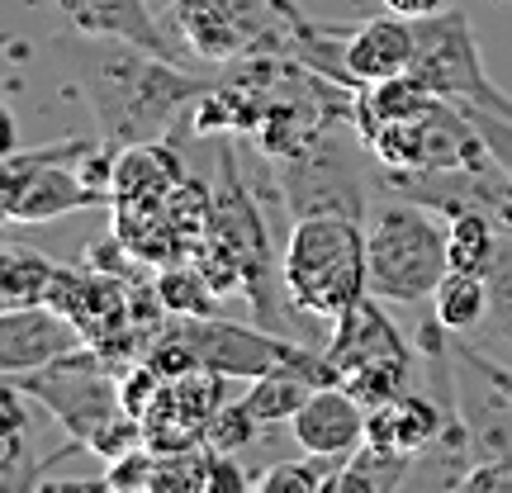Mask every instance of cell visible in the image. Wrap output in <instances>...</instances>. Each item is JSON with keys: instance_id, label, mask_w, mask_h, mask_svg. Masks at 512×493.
<instances>
[{"instance_id": "6da1fadb", "label": "cell", "mask_w": 512, "mask_h": 493, "mask_svg": "<svg viewBox=\"0 0 512 493\" xmlns=\"http://www.w3.org/2000/svg\"><path fill=\"white\" fill-rule=\"evenodd\" d=\"M57 57L95 119V133L110 147L166 143L190 114H200V100L214 91L209 76H190L181 62L157 57L110 34H57Z\"/></svg>"}, {"instance_id": "7a4b0ae2", "label": "cell", "mask_w": 512, "mask_h": 493, "mask_svg": "<svg viewBox=\"0 0 512 493\" xmlns=\"http://www.w3.org/2000/svg\"><path fill=\"white\" fill-rule=\"evenodd\" d=\"M285 299L299 313L318 323H337L342 313L370 294L366 275V223L342 219V214H313L294 219L285 256Z\"/></svg>"}, {"instance_id": "3957f363", "label": "cell", "mask_w": 512, "mask_h": 493, "mask_svg": "<svg viewBox=\"0 0 512 493\" xmlns=\"http://www.w3.org/2000/svg\"><path fill=\"white\" fill-rule=\"evenodd\" d=\"M451 271L446 219L418 200L389 195L366 219V275L370 294L384 304H432Z\"/></svg>"}, {"instance_id": "277c9868", "label": "cell", "mask_w": 512, "mask_h": 493, "mask_svg": "<svg viewBox=\"0 0 512 493\" xmlns=\"http://www.w3.org/2000/svg\"><path fill=\"white\" fill-rule=\"evenodd\" d=\"M105 143L95 138H62L48 147H29V152H5L0 166V209L5 223H53L95 204H114L105 190L86 185L81 162L91 157L95 147Z\"/></svg>"}, {"instance_id": "5b68a950", "label": "cell", "mask_w": 512, "mask_h": 493, "mask_svg": "<svg viewBox=\"0 0 512 493\" xmlns=\"http://www.w3.org/2000/svg\"><path fill=\"white\" fill-rule=\"evenodd\" d=\"M209 195H214V200H209V238L219 242L223 252H228V261L238 266L242 294L252 299L256 323L280 332L285 328V309H280L285 275L275 266L271 233H266V223H261V209H256L252 190L242 185L233 152L219 157V185H214Z\"/></svg>"}, {"instance_id": "8992f818", "label": "cell", "mask_w": 512, "mask_h": 493, "mask_svg": "<svg viewBox=\"0 0 512 493\" xmlns=\"http://www.w3.org/2000/svg\"><path fill=\"white\" fill-rule=\"evenodd\" d=\"M15 380L38 408H48L76 446H91L95 432H105L124 408V384L114 380L110 356L100 347H81L72 356H62L43 370H24V375H5Z\"/></svg>"}, {"instance_id": "52a82bcc", "label": "cell", "mask_w": 512, "mask_h": 493, "mask_svg": "<svg viewBox=\"0 0 512 493\" xmlns=\"http://www.w3.org/2000/svg\"><path fill=\"white\" fill-rule=\"evenodd\" d=\"M413 62L408 76L427 86L437 100H456V105H484V110L512 114V100L494 86V76L479 62V43L470 29L465 10H441V15L413 19Z\"/></svg>"}, {"instance_id": "ba28073f", "label": "cell", "mask_w": 512, "mask_h": 493, "mask_svg": "<svg viewBox=\"0 0 512 493\" xmlns=\"http://www.w3.org/2000/svg\"><path fill=\"white\" fill-rule=\"evenodd\" d=\"M275 162V185H280V200L294 219H313V214H342V219L366 223L370 219V195L366 181L356 171V157L347 152L342 133L328 128L318 133L313 143L294 147Z\"/></svg>"}, {"instance_id": "9c48e42d", "label": "cell", "mask_w": 512, "mask_h": 493, "mask_svg": "<svg viewBox=\"0 0 512 493\" xmlns=\"http://www.w3.org/2000/svg\"><path fill=\"white\" fill-rule=\"evenodd\" d=\"M176 34L200 62H233L252 48H285V0H176Z\"/></svg>"}, {"instance_id": "30bf717a", "label": "cell", "mask_w": 512, "mask_h": 493, "mask_svg": "<svg viewBox=\"0 0 512 493\" xmlns=\"http://www.w3.org/2000/svg\"><path fill=\"white\" fill-rule=\"evenodd\" d=\"M166 332L176 337L190 356V366L195 370H219L228 380H256V375H266L275 366H309L318 361L313 351L294 347L285 337H275L271 328H238V323H223L219 313L214 318H171Z\"/></svg>"}, {"instance_id": "8fae6325", "label": "cell", "mask_w": 512, "mask_h": 493, "mask_svg": "<svg viewBox=\"0 0 512 493\" xmlns=\"http://www.w3.org/2000/svg\"><path fill=\"white\" fill-rule=\"evenodd\" d=\"M91 347L86 332L53 304H34V309H0V375H24V370H43L72 356V351Z\"/></svg>"}, {"instance_id": "7c38bea8", "label": "cell", "mask_w": 512, "mask_h": 493, "mask_svg": "<svg viewBox=\"0 0 512 493\" xmlns=\"http://www.w3.org/2000/svg\"><path fill=\"white\" fill-rule=\"evenodd\" d=\"M366 418L370 408L356 394H347L342 384H323L290 418V432L309 456H328L337 465H347L366 446Z\"/></svg>"}, {"instance_id": "4fadbf2b", "label": "cell", "mask_w": 512, "mask_h": 493, "mask_svg": "<svg viewBox=\"0 0 512 493\" xmlns=\"http://www.w3.org/2000/svg\"><path fill=\"white\" fill-rule=\"evenodd\" d=\"M328 366L337 375L347 370H361V366H375V361H413L418 351L403 342V332L394 328V318L380 309V299L366 294L356 299L337 323H332V342H328Z\"/></svg>"}, {"instance_id": "5bb4252c", "label": "cell", "mask_w": 512, "mask_h": 493, "mask_svg": "<svg viewBox=\"0 0 512 493\" xmlns=\"http://www.w3.org/2000/svg\"><path fill=\"white\" fill-rule=\"evenodd\" d=\"M413 43H418V38H413V19L394 15V10H384V15L356 24L347 34L351 91L375 86V81H389V76H403L408 62H413Z\"/></svg>"}, {"instance_id": "9a60e30c", "label": "cell", "mask_w": 512, "mask_h": 493, "mask_svg": "<svg viewBox=\"0 0 512 493\" xmlns=\"http://www.w3.org/2000/svg\"><path fill=\"white\" fill-rule=\"evenodd\" d=\"M460 413H465V408H460ZM460 413H446L437 394L408 389V394H399V399L370 408L366 441L370 446H384V451H399V456H418L422 446H432L441 427H446L451 418H460Z\"/></svg>"}, {"instance_id": "2e32d148", "label": "cell", "mask_w": 512, "mask_h": 493, "mask_svg": "<svg viewBox=\"0 0 512 493\" xmlns=\"http://www.w3.org/2000/svg\"><path fill=\"white\" fill-rule=\"evenodd\" d=\"M57 5H62L67 19H72L76 29H86V34L128 38V43H138L147 53L171 57V62L185 67V43H166L162 29L147 15V0H57Z\"/></svg>"}, {"instance_id": "e0dca14e", "label": "cell", "mask_w": 512, "mask_h": 493, "mask_svg": "<svg viewBox=\"0 0 512 493\" xmlns=\"http://www.w3.org/2000/svg\"><path fill=\"white\" fill-rule=\"evenodd\" d=\"M475 375V370H470ZM484 384V394L475 403L465 399L460 389V403H465V427H470V446H475V465H494V470H512V399L489 384L484 375H475Z\"/></svg>"}, {"instance_id": "ac0fdd59", "label": "cell", "mask_w": 512, "mask_h": 493, "mask_svg": "<svg viewBox=\"0 0 512 493\" xmlns=\"http://www.w3.org/2000/svg\"><path fill=\"white\" fill-rule=\"evenodd\" d=\"M475 470V446H470V427L465 413L451 418L437 432L432 446H422L408 470V489H465V479Z\"/></svg>"}, {"instance_id": "d6986e66", "label": "cell", "mask_w": 512, "mask_h": 493, "mask_svg": "<svg viewBox=\"0 0 512 493\" xmlns=\"http://www.w3.org/2000/svg\"><path fill=\"white\" fill-rule=\"evenodd\" d=\"M427 309L446 332H479V323L489 318V275L446 271Z\"/></svg>"}, {"instance_id": "ffe728a7", "label": "cell", "mask_w": 512, "mask_h": 493, "mask_svg": "<svg viewBox=\"0 0 512 493\" xmlns=\"http://www.w3.org/2000/svg\"><path fill=\"white\" fill-rule=\"evenodd\" d=\"M57 280V261L24 247H5L0 252V309H34L48 304Z\"/></svg>"}, {"instance_id": "44dd1931", "label": "cell", "mask_w": 512, "mask_h": 493, "mask_svg": "<svg viewBox=\"0 0 512 493\" xmlns=\"http://www.w3.org/2000/svg\"><path fill=\"white\" fill-rule=\"evenodd\" d=\"M503 228H498L489 214H456L446 219V247H451V271H475L489 275V266L498 261V247H503Z\"/></svg>"}, {"instance_id": "7402d4cb", "label": "cell", "mask_w": 512, "mask_h": 493, "mask_svg": "<svg viewBox=\"0 0 512 493\" xmlns=\"http://www.w3.org/2000/svg\"><path fill=\"white\" fill-rule=\"evenodd\" d=\"M408 470H413V456H399V451H384V446H361L356 456L337 470V484L332 489H366V493H389L408 484Z\"/></svg>"}, {"instance_id": "603a6c76", "label": "cell", "mask_w": 512, "mask_h": 493, "mask_svg": "<svg viewBox=\"0 0 512 493\" xmlns=\"http://www.w3.org/2000/svg\"><path fill=\"white\" fill-rule=\"evenodd\" d=\"M157 294H162V304L171 318H214L219 313V290L209 285V275L190 261V266H166L157 275Z\"/></svg>"}, {"instance_id": "cb8c5ba5", "label": "cell", "mask_w": 512, "mask_h": 493, "mask_svg": "<svg viewBox=\"0 0 512 493\" xmlns=\"http://www.w3.org/2000/svg\"><path fill=\"white\" fill-rule=\"evenodd\" d=\"M337 460L328 456H304L299 460H280V465H271V470H261V475L252 479V489L261 493H318V489H332L337 484Z\"/></svg>"}, {"instance_id": "d4e9b609", "label": "cell", "mask_w": 512, "mask_h": 493, "mask_svg": "<svg viewBox=\"0 0 512 493\" xmlns=\"http://www.w3.org/2000/svg\"><path fill=\"white\" fill-rule=\"evenodd\" d=\"M479 342H484V351L512 347V233L503 238L498 261L489 266V318L479 323Z\"/></svg>"}, {"instance_id": "484cf974", "label": "cell", "mask_w": 512, "mask_h": 493, "mask_svg": "<svg viewBox=\"0 0 512 493\" xmlns=\"http://www.w3.org/2000/svg\"><path fill=\"white\" fill-rule=\"evenodd\" d=\"M413 375H418V356H413V361H375V366L347 370V375H342V389L356 394L366 408H380V403L408 394V389H413Z\"/></svg>"}, {"instance_id": "4316f807", "label": "cell", "mask_w": 512, "mask_h": 493, "mask_svg": "<svg viewBox=\"0 0 512 493\" xmlns=\"http://www.w3.org/2000/svg\"><path fill=\"white\" fill-rule=\"evenodd\" d=\"M256 432H261V422L252 418V408H247L242 399H228L214 418L204 422L200 446L219 451V456H238L242 446H252V441H256Z\"/></svg>"}, {"instance_id": "83f0119b", "label": "cell", "mask_w": 512, "mask_h": 493, "mask_svg": "<svg viewBox=\"0 0 512 493\" xmlns=\"http://www.w3.org/2000/svg\"><path fill=\"white\" fill-rule=\"evenodd\" d=\"M465 110H470V119H475L479 138H484V147H489V157L508 171V181H512V114L484 110V105H465Z\"/></svg>"}, {"instance_id": "f1b7e54d", "label": "cell", "mask_w": 512, "mask_h": 493, "mask_svg": "<svg viewBox=\"0 0 512 493\" xmlns=\"http://www.w3.org/2000/svg\"><path fill=\"white\" fill-rule=\"evenodd\" d=\"M380 5L403 19H427V15H441V10H456V0H380Z\"/></svg>"}]
</instances>
